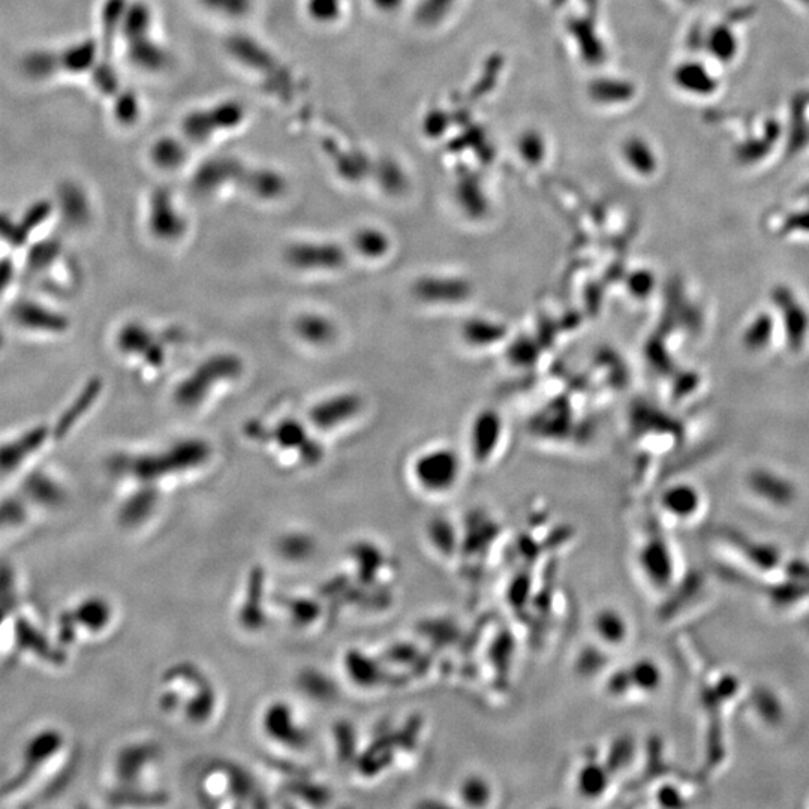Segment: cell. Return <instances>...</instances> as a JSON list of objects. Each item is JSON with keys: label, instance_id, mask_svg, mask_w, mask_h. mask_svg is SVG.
<instances>
[{"label": "cell", "instance_id": "cell-2", "mask_svg": "<svg viewBox=\"0 0 809 809\" xmlns=\"http://www.w3.org/2000/svg\"><path fill=\"white\" fill-rule=\"evenodd\" d=\"M209 456L210 447L206 441L186 439V441L171 445L162 453L135 457L125 456L119 463L143 480H155L162 475H167V472L183 471V469L200 466L209 459Z\"/></svg>", "mask_w": 809, "mask_h": 809}, {"label": "cell", "instance_id": "cell-28", "mask_svg": "<svg viewBox=\"0 0 809 809\" xmlns=\"http://www.w3.org/2000/svg\"><path fill=\"white\" fill-rule=\"evenodd\" d=\"M206 11L225 20H240L254 8V0H198Z\"/></svg>", "mask_w": 809, "mask_h": 809}, {"label": "cell", "instance_id": "cell-5", "mask_svg": "<svg viewBox=\"0 0 809 809\" xmlns=\"http://www.w3.org/2000/svg\"><path fill=\"white\" fill-rule=\"evenodd\" d=\"M285 258L294 269L317 272L344 266L345 251L336 243L300 242L287 249Z\"/></svg>", "mask_w": 809, "mask_h": 809}, {"label": "cell", "instance_id": "cell-38", "mask_svg": "<svg viewBox=\"0 0 809 809\" xmlns=\"http://www.w3.org/2000/svg\"><path fill=\"white\" fill-rule=\"evenodd\" d=\"M798 2L804 3V5L809 6V0H798Z\"/></svg>", "mask_w": 809, "mask_h": 809}, {"label": "cell", "instance_id": "cell-25", "mask_svg": "<svg viewBox=\"0 0 809 809\" xmlns=\"http://www.w3.org/2000/svg\"><path fill=\"white\" fill-rule=\"evenodd\" d=\"M60 207L69 224L81 225L89 219V203L86 195L75 185H65L60 192Z\"/></svg>", "mask_w": 809, "mask_h": 809}, {"label": "cell", "instance_id": "cell-33", "mask_svg": "<svg viewBox=\"0 0 809 809\" xmlns=\"http://www.w3.org/2000/svg\"><path fill=\"white\" fill-rule=\"evenodd\" d=\"M356 248L365 257H381L389 251V243L380 231L363 230L356 236Z\"/></svg>", "mask_w": 809, "mask_h": 809}, {"label": "cell", "instance_id": "cell-36", "mask_svg": "<svg viewBox=\"0 0 809 809\" xmlns=\"http://www.w3.org/2000/svg\"><path fill=\"white\" fill-rule=\"evenodd\" d=\"M135 107H137V102H135V99L129 98V96H125V99L119 102V111H117V114H119V116L122 117L123 120H126V122H131L132 119H135V117H137L135 111H131L132 108Z\"/></svg>", "mask_w": 809, "mask_h": 809}, {"label": "cell", "instance_id": "cell-18", "mask_svg": "<svg viewBox=\"0 0 809 809\" xmlns=\"http://www.w3.org/2000/svg\"><path fill=\"white\" fill-rule=\"evenodd\" d=\"M676 81L682 89L697 96L714 95L718 80L703 63L688 62L676 71Z\"/></svg>", "mask_w": 809, "mask_h": 809}, {"label": "cell", "instance_id": "cell-37", "mask_svg": "<svg viewBox=\"0 0 809 809\" xmlns=\"http://www.w3.org/2000/svg\"><path fill=\"white\" fill-rule=\"evenodd\" d=\"M802 197H804V200L807 201L809 206V183L804 189H802Z\"/></svg>", "mask_w": 809, "mask_h": 809}, {"label": "cell", "instance_id": "cell-9", "mask_svg": "<svg viewBox=\"0 0 809 809\" xmlns=\"http://www.w3.org/2000/svg\"><path fill=\"white\" fill-rule=\"evenodd\" d=\"M660 685V672L655 664L648 661H639L619 670L609 682V691L615 697H625L628 694H651Z\"/></svg>", "mask_w": 809, "mask_h": 809}, {"label": "cell", "instance_id": "cell-13", "mask_svg": "<svg viewBox=\"0 0 809 809\" xmlns=\"http://www.w3.org/2000/svg\"><path fill=\"white\" fill-rule=\"evenodd\" d=\"M748 484L756 495L772 504L787 505L796 496L795 484L771 469H754L748 477Z\"/></svg>", "mask_w": 809, "mask_h": 809}, {"label": "cell", "instance_id": "cell-8", "mask_svg": "<svg viewBox=\"0 0 809 809\" xmlns=\"http://www.w3.org/2000/svg\"><path fill=\"white\" fill-rule=\"evenodd\" d=\"M12 320L26 332L57 335L68 329V320L63 315L33 300L17 303L12 309Z\"/></svg>", "mask_w": 809, "mask_h": 809}, {"label": "cell", "instance_id": "cell-19", "mask_svg": "<svg viewBox=\"0 0 809 809\" xmlns=\"http://www.w3.org/2000/svg\"><path fill=\"white\" fill-rule=\"evenodd\" d=\"M296 332L303 341L312 345H329L338 335V329L323 315L306 314L296 323Z\"/></svg>", "mask_w": 809, "mask_h": 809}, {"label": "cell", "instance_id": "cell-35", "mask_svg": "<svg viewBox=\"0 0 809 809\" xmlns=\"http://www.w3.org/2000/svg\"><path fill=\"white\" fill-rule=\"evenodd\" d=\"M56 57L48 53H33L24 62V68L33 77H47L54 71Z\"/></svg>", "mask_w": 809, "mask_h": 809}, {"label": "cell", "instance_id": "cell-26", "mask_svg": "<svg viewBox=\"0 0 809 809\" xmlns=\"http://www.w3.org/2000/svg\"><path fill=\"white\" fill-rule=\"evenodd\" d=\"M152 29V12L146 5H131L125 11L122 20V32L131 41L146 38Z\"/></svg>", "mask_w": 809, "mask_h": 809}, {"label": "cell", "instance_id": "cell-29", "mask_svg": "<svg viewBox=\"0 0 809 809\" xmlns=\"http://www.w3.org/2000/svg\"><path fill=\"white\" fill-rule=\"evenodd\" d=\"M460 801L471 807H484L492 798V787L480 777L465 778L459 786Z\"/></svg>", "mask_w": 809, "mask_h": 809}, {"label": "cell", "instance_id": "cell-22", "mask_svg": "<svg viewBox=\"0 0 809 809\" xmlns=\"http://www.w3.org/2000/svg\"><path fill=\"white\" fill-rule=\"evenodd\" d=\"M664 510L675 517H690L700 504L699 493L688 484H675L664 492Z\"/></svg>", "mask_w": 809, "mask_h": 809}, {"label": "cell", "instance_id": "cell-7", "mask_svg": "<svg viewBox=\"0 0 809 809\" xmlns=\"http://www.w3.org/2000/svg\"><path fill=\"white\" fill-rule=\"evenodd\" d=\"M53 436L48 427L36 426L23 430L0 444V469L12 471L32 459L47 439Z\"/></svg>", "mask_w": 809, "mask_h": 809}, {"label": "cell", "instance_id": "cell-20", "mask_svg": "<svg viewBox=\"0 0 809 809\" xmlns=\"http://www.w3.org/2000/svg\"><path fill=\"white\" fill-rule=\"evenodd\" d=\"M735 30L727 23L717 24L705 38L706 48L720 62L730 63L738 56L739 44Z\"/></svg>", "mask_w": 809, "mask_h": 809}, {"label": "cell", "instance_id": "cell-4", "mask_svg": "<svg viewBox=\"0 0 809 809\" xmlns=\"http://www.w3.org/2000/svg\"><path fill=\"white\" fill-rule=\"evenodd\" d=\"M769 299L787 350L793 354L802 353L809 339V311L804 300L787 284L775 285Z\"/></svg>", "mask_w": 809, "mask_h": 809}, {"label": "cell", "instance_id": "cell-31", "mask_svg": "<svg viewBox=\"0 0 809 809\" xmlns=\"http://www.w3.org/2000/svg\"><path fill=\"white\" fill-rule=\"evenodd\" d=\"M96 48L92 41L75 45L63 56V66L69 71L83 72L95 62Z\"/></svg>", "mask_w": 809, "mask_h": 809}, {"label": "cell", "instance_id": "cell-27", "mask_svg": "<svg viewBox=\"0 0 809 809\" xmlns=\"http://www.w3.org/2000/svg\"><path fill=\"white\" fill-rule=\"evenodd\" d=\"M249 189L261 198H276L284 192V177L275 171L261 170L249 176Z\"/></svg>", "mask_w": 809, "mask_h": 809}, {"label": "cell", "instance_id": "cell-23", "mask_svg": "<svg viewBox=\"0 0 809 809\" xmlns=\"http://www.w3.org/2000/svg\"><path fill=\"white\" fill-rule=\"evenodd\" d=\"M156 344L152 332L140 323H129L117 335V345L128 356H141L144 359L150 348Z\"/></svg>", "mask_w": 809, "mask_h": 809}, {"label": "cell", "instance_id": "cell-14", "mask_svg": "<svg viewBox=\"0 0 809 809\" xmlns=\"http://www.w3.org/2000/svg\"><path fill=\"white\" fill-rule=\"evenodd\" d=\"M281 447L294 448L306 462H318L323 450L317 442L312 441L305 427L296 420H285L270 433Z\"/></svg>", "mask_w": 809, "mask_h": 809}, {"label": "cell", "instance_id": "cell-21", "mask_svg": "<svg viewBox=\"0 0 809 809\" xmlns=\"http://www.w3.org/2000/svg\"><path fill=\"white\" fill-rule=\"evenodd\" d=\"M150 159L161 170H177L188 159V149L179 138L162 137L153 144Z\"/></svg>", "mask_w": 809, "mask_h": 809}, {"label": "cell", "instance_id": "cell-34", "mask_svg": "<svg viewBox=\"0 0 809 809\" xmlns=\"http://www.w3.org/2000/svg\"><path fill=\"white\" fill-rule=\"evenodd\" d=\"M308 12L318 23H332L341 12L339 0H309Z\"/></svg>", "mask_w": 809, "mask_h": 809}, {"label": "cell", "instance_id": "cell-32", "mask_svg": "<svg viewBox=\"0 0 809 809\" xmlns=\"http://www.w3.org/2000/svg\"><path fill=\"white\" fill-rule=\"evenodd\" d=\"M781 237H809V206L807 209L787 213L780 222Z\"/></svg>", "mask_w": 809, "mask_h": 809}, {"label": "cell", "instance_id": "cell-6", "mask_svg": "<svg viewBox=\"0 0 809 809\" xmlns=\"http://www.w3.org/2000/svg\"><path fill=\"white\" fill-rule=\"evenodd\" d=\"M149 225L153 236L171 242L180 239L186 231V222L177 209L170 192H155L149 206Z\"/></svg>", "mask_w": 809, "mask_h": 809}, {"label": "cell", "instance_id": "cell-3", "mask_svg": "<svg viewBox=\"0 0 809 809\" xmlns=\"http://www.w3.org/2000/svg\"><path fill=\"white\" fill-rule=\"evenodd\" d=\"M243 372V363L234 354H216L201 363L182 384L177 387V405L183 408H197L206 401L218 384L236 380Z\"/></svg>", "mask_w": 809, "mask_h": 809}, {"label": "cell", "instance_id": "cell-1", "mask_svg": "<svg viewBox=\"0 0 809 809\" xmlns=\"http://www.w3.org/2000/svg\"><path fill=\"white\" fill-rule=\"evenodd\" d=\"M462 474V457L447 445L424 448L415 456L409 468V477L415 489L432 499L451 495L459 487Z\"/></svg>", "mask_w": 809, "mask_h": 809}, {"label": "cell", "instance_id": "cell-24", "mask_svg": "<svg viewBox=\"0 0 809 809\" xmlns=\"http://www.w3.org/2000/svg\"><path fill=\"white\" fill-rule=\"evenodd\" d=\"M129 57L132 63L137 65V68L144 69V71L155 72L161 71L167 62V53L164 48L159 47L152 39L141 38L137 41L129 42Z\"/></svg>", "mask_w": 809, "mask_h": 809}, {"label": "cell", "instance_id": "cell-15", "mask_svg": "<svg viewBox=\"0 0 809 809\" xmlns=\"http://www.w3.org/2000/svg\"><path fill=\"white\" fill-rule=\"evenodd\" d=\"M591 628L594 631V636L603 645L613 646V648L624 645L627 642L628 634H630L627 618L613 607H604V609L598 610L594 618H592Z\"/></svg>", "mask_w": 809, "mask_h": 809}, {"label": "cell", "instance_id": "cell-12", "mask_svg": "<svg viewBox=\"0 0 809 809\" xmlns=\"http://www.w3.org/2000/svg\"><path fill=\"white\" fill-rule=\"evenodd\" d=\"M360 406H362V401L359 396L350 395V393L333 396L311 409V420L321 430L335 429L339 424L353 418L360 411Z\"/></svg>", "mask_w": 809, "mask_h": 809}, {"label": "cell", "instance_id": "cell-17", "mask_svg": "<svg viewBox=\"0 0 809 809\" xmlns=\"http://www.w3.org/2000/svg\"><path fill=\"white\" fill-rule=\"evenodd\" d=\"M609 772L598 765L595 760H586L580 763L574 777V787L577 793L585 799H598L607 792L610 784Z\"/></svg>", "mask_w": 809, "mask_h": 809}, {"label": "cell", "instance_id": "cell-10", "mask_svg": "<svg viewBox=\"0 0 809 809\" xmlns=\"http://www.w3.org/2000/svg\"><path fill=\"white\" fill-rule=\"evenodd\" d=\"M781 137V125L775 119L765 120L762 129L751 137L745 138L736 147V161L741 165L760 164L774 152Z\"/></svg>", "mask_w": 809, "mask_h": 809}, {"label": "cell", "instance_id": "cell-16", "mask_svg": "<svg viewBox=\"0 0 809 809\" xmlns=\"http://www.w3.org/2000/svg\"><path fill=\"white\" fill-rule=\"evenodd\" d=\"M809 144V95L798 93L793 98L790 110V126L787 132V153L790 156L804 152Z\"/></svg>", "mask_w": 809, "mask_h": 809}, {"label": "cell", "instance_id": "cell-30", "mask_svg": "<svg viewBox=\"0 0 809 809\" xmlns=\"http://www.w3.org/2000/svg\"><path fill=\"white\" fill-rule=\"evenodd\" d=\"M99 387L96 384H90L87 389H84L83 395H81L80 401H75V404L69 406L68 412L65 414V418H63L62 423L57 426L56 438H62V435L68 433L69 430L72 429L74 423H77L81 417H83L84 412L87 411L90 405L93 404V401L96 399V395H98Z\"/></svg>", "mask_w": 809, "mask_h": 809}, {"label": "cell", "instance_id": "cell-11", "mask_svg": "<svg viewBox=\"0 0 809 809\" xmlns=\"http://www.w3.org/2000/svg\"><path fill=\"white\" fill-rule=\"evenodd\" d=\"M778 329L780 326L774 309L756 312L742 330V347L751 354L765 353L774 344Z\"/></svg>", "mask_w": 809, "mask_h": 809}]
</instances>
